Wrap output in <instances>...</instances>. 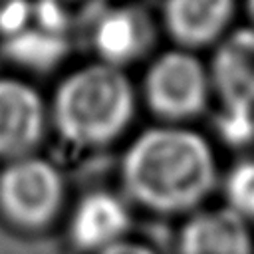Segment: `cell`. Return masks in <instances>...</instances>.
Returning <instances> with one entry per match:
<instances>
[{"mask_svg": "<svg viewBox=\"0 0 254 254\" xmlns=\"http://www.w3.org/2000/svg\"><path fill=\"white\" fill-rule=\"evenodd\" d=\"M248 14H250V18L254 22V0H248Z\"/></svg>", "mask_w": 254, "mask_h": 254, "instance_id": "obj_16", "label": "cell"}, {"mask_svg": "<svg viewBox=\"0 0 254 254\" xmlns=\"http://www.w3.org/2000/svg\"><path fill=\"white\" fill-rule=\"evenodd\" d=\"M177 248L179 254H254V240L248 222L220 206L190 214Z\"/></svg>", "mask_w": 254, "mask_h": 254, "instance_id": "obj_8", "label": "cell"}, {"mask_svg": "<svg viewBox=\"0 0 254 254\" xmlns=\"http://www.w3.org/2000/svg\"><path fill=\"white\" fill-rule=\"evenodd\" d=\"M93 44L105 65L117 67L141 58L153 42L149 16L133 6L105 10L93 24Z\"/></svg>", "mask_w": 254, "mask_h": 254, "instance_id": "obj_9", "label": "cell"}, {"mask_svg": "<svg viewBox=\"0 0 254 254\" xmlns=\"http://www.w3.org/2000/svg\"><path fill=\"white\" fill-rule=\"evenodd\" d=\"M212 83L226 113L252 115L254 30H236L220 44L212 58Z\"/></svg>", "mask_w": 254, "mask_h": 254, "instance_id": "obj_7", "label": "cell"}, {"mask_svg": "<svg viewBox=\"0 0 254 254\" xmlns=\"http://www.w3.org/2000/svg\"><path fill=\"white\" fill-rule=\"evenodd\" d=\"M107 0H36L32 2V16L36 26L64 36L87 24H95L107 10Z\"/></svg>", "mask_w": 254, "mask_h": 254, "instance_id": "obj_12", "label": "cell"}, {"mask_svg": "<svg viewBox=\"0 0 254 254\" xmlns=\"http://www.w3.org/2000/svg\"><path fill=\"white\" fill-rule=\"evenodd\" d=\"M145 97L149 107L165 119L192 117L206 105V71L190 54H165L151 65L145 77Z\"/></svg>", "mask_w": 254, "mask_h": 254, "instance_id": "obj_4", "label": "cell"}, {"mask_svg": "<svg viewBox=\"0 0 254 254\" xmlns=\"http://www.w3.org/2000/svg\"><path fill=\"white\" fill-rule=\"evenodd\" d=\"M232 4L234 0H167L165 26L181 46H204L222 34Z\"/></svg>", "mask_w": 254, "mask_h": 254, "instance_id": "obj_10", "label": "cell"}, {"mask_svg": "<svg viewBox=\"0 0 254 254\" xmlns=\"http://www.w3.org/2000/svg\"><path fill=\"white\" fill-rule=\"evenodd\" d=\"M44 133L40 95L16 79H0V157H30Z\"/></svg>", "mask_w": 254, "mask_h": 254, "instance_id": "obj_6", "label": "cell"}, {"mask_svg": "<svg viewBox=\"0 0 254 254\" xmlns=\"http://www.w3.org/2000/svg\"><path fill=\"white\" fill-rule=\"evenodd\" d=\"M64 196L62 173L44 159L22 157L0 173V208L18 226H48L60 214Z\"/></svg>", "mask_w": 254, "mask_h": 254, "instance_id": "obj_3", "label": "cell"}, {"mask_svg": "<svg viewBox=\"0 0 254 254\" xmlns=\"http://www.w3.org/2000/svg\"><path fill=\"white\" fill-rule=\"evenodd\" d=\"M133 115V89L111 65L97 64L71 73L58 89L54 121L75 145H107L123 133Z\"/></svg>", "mask_w": 254, "mask_h": 254, "instance_id": "obj_2", "label": "cell"}, {"mask_svg": "<svg viewBox=\"0 0 254 254\" xmlns=\"http://www.w3.org/2000/svg\"><path fill=\"white\" fill-rule=\"evenodd\" d=\"M121 181L139 206L179 214L206 200L216 183V165L200 135L163 127L143 133L127 149Z\"/></svg>", "mask_w": 254, "mask_h": 254, "instance_id": "obj_1", "label": "cell"}, {"mask_svg": "<svg viewBox=\"0 0 254 254\" xmlns=\"http://www.w3.org/2000/svg\"><path fill=\"white\" fill-rule=\"evenodd\" d=\"M226 206L246 222L254 220V159L236 163L224 181Z\"/></svg>", "mask_w": 254, "mask_h": 254, "instance_id": "obj_13", "label": "cell"}, {"mask_svg": "<svg viewBox=\"0 0 254 254\" xmlns=\"http://www.w3.org/2000/svg\"><path fill=\"white\" fill-rule=\"evenodd\" d=\"M99 254H157V252L145 242H139V240H133V238H125V240L113 244L111 248H107V250H103Z\"/></svg>", "mask_w": 254, "mask_h": 254, "instance_id": "obj_15", "label": "cell"}, {"mask_svg": "<svg viewBox=\"0 0 254 254\" xmlns=\"http://www.w3.org/2000/svg\"><path fill=\"white\" fill-rule=\"evenodd\" d=\"M32 18L30 0H0V34L6 38L24 30Z\"/></svg>", "mask_w": 254, "mask_h": 254, "instance_id": "obj_14", "label": "cell"}, {"mask_svg": "<svg viewBox=\"0 0 254 254\" xmlns=\"http://www.w3.org/2000/svg\"><path fill=\"white\" fill-rule=\"evenodd\" d=\"M4 52L16 64L30 69H50L67 54V40L40 26H26L4 42Z\"/></svg>", "mask_w": 254, "mask_h": 254, "instance_id": "obj_11", "label": "cell"}, {"mask_svg": "<svg viewBox=\"0 0 254 254\" xmlns=\"http://www.w3.org/2000/svg\"><path fill=\"white\" fill-rule=\"evenodd\" d=\"M131 212L123 198L107 190L83 194L67 222L69 242L87 254H99L129 238Z\"/></svg>", "mask_w": 254, "mask_h": 254, "instance_id": "obj_5", "label": "cell"}]
</instances>
